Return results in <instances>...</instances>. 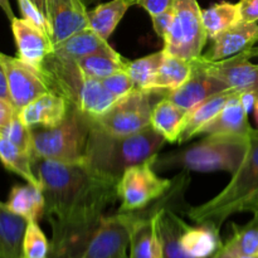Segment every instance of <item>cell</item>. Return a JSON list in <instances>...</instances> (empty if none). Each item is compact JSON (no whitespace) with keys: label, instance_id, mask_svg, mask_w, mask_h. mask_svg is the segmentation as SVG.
<instances>
[{"label":"cell","instance_id":"9a60e30c","mask_svg":"<svg viewBox=\"0 0 258 258\" xmlns=\"http://www.w3.org/2000/svg\"><path fill=\"white\" fill-rule=\"evenodd\" d=\"M212 40L213 44L204 57L209 60L226 59L254 47L258 42V24L241 20Z\"/></svg>","mask_w":258,"mask_h":258},{"label":"cell","instance_id":"8d00e7d4","mask_svg":"<svg viewBox=\"0 0 258 258\" xmlns=\"http://www.w3.org/2000/svg\"><path fill=\"white\" fill-rule=\"evenodd\" d=\"M151 20H153V27L158 37L165 40L169 34L171 24L174 20V7L171 9L166 10V12L160 13V14L151 15Z\"/></svg>","mask_w":258,"mask_h":258},{"label":"cell","instance_id":"b9f144b4","mask_svg":"<svg viewBox=\"0 0 258 258\" xmlns=\"http://www.w3.org/2000/svg\"><path fill=\"white\" fill-rule=\"evenodd\" d=\"M0 8H2L3 12L5 13V15L8 17V19L12 22V20L15 18V15H14V13H13L12 7H10L9 0H0Z\"/></svg>","mask_w":258,"mask_h":258},{"label":"cell","instance_id":"4316f807","mask_svg":"<svg viewBox=\"0 0 258 258\" xmlns=\"http://www.w3.org/2000/svg\"><path fill=\"white\" fill-rule=\"evenodd\" d=\"M130 5L126 0H111L88 10V28L107 40L121 22Z\"/></svg>","mask_w":258,"mask_h":258},{"label":"cell","instance_id":"8992f818","mask_svg":"<svg viewBox=\"0 0 258 258\" xmlns=\"http://www.w3.org/2000/svg\"><path fill=\"white\" fill-rule=\"evenodd\" d=\"M169 91L134 90L118 98L100 117L91 118L95 125L113 135H130L151 126V113Z\"/></svg>","mask_w":258,"mask_h":258},{"label":"cell","instance_id":"8fae6325","mask_svg":"<svg viewBox=\"0 0 258 258\" xmlns=\"http://www.w3.org/2000/svg\"><path fill=\"white\" fill-rule=\"evenodd\" d=\"M258 55V47H252L222 60H209L203 55L206 67L216 77L223 81L229 90L236 92H252L258 96V64L251 58Z\"/></svg>","mask_w":258,"mask_h":258},{"label":"cell","instance_id":"484cf974","mask_svg":"<svg viewBox=\"0 0 258 258\" xmlns=\"http://www.w3.org/2000/svg\"><path fill=\"white\" fill-rule=\"evenodd\" d=\"M116 101L117 98L108 92L101 81L87 78L81 88L75 107L88 117L96 118L110 110Z\"/></svg>","mask_w":258,"mask_h":258},{"label":"cell","instance_id":"681fc988","mask_svg":"<svg viewBox=\"0 0 258 258\" xmlns=\"http://www.w3.org/2000/svg\"><path fill=\"white\" fill-rule=\"evenodd\" d=\"M256 214H258V213H256Z\"/></svg>","mask_w":258,"mask_h":258},{"label":"cell","instance_id":"f6af8a7d","mask_svg":"<svg viewBox=\"0 0 258 258\" xmlns=\"http://www.w3.org/2000/svg\"><path fill=\"white\" fill-rule=\"evenodd\" d=\"M82 2L85 3L86 7H88L90 4H92V3H95V2H98V0H82Z\"/></svg>","mask_w":258,"mask_h":258},{"label":"cell","instance_id":"3957f363","mask_svg":"<svg viewBox=\"0 0 258 258\" xmlns=\"http://www.w3.org/2000/svg\"><path fill=\"white\" fill-rule=\"evenodd\" d=\"M243 212L258 213V130L249 131L247 155L238 170L223 190L206 203L191 207L186 212L197 224H207L221 229L231 216Z\"/></svg>","mask_w":258,"mask_h":258},{"label":"cell","instance_id":"d4e9b609","mask_svg":"<svg viewBox=\"0 0 258 258\" xmlns=\"http://www.w3.org/2000/svg\"><path fill=\"white\" fill-rule=\"evenodd\" d=\"M128 60L115 49L96 52L78 60V67L85 78L103 80L116 72L127 70Z\"/></svg>","mask_w":258,"mask_h":258},{"label":"cell","instance_id":"7c38bea8","mask_svg":"<svg viewBox=\"0 0 258 258\" xmlns=\"http://www.w3.org/2000/svg\"><path fill=\"white\" fill-rule=\"evenodd\" d=\"M193 68L188 80L178 87L170 91L168 98L183 110L189 111L191 107L212 96L229 90L223 81L211 73L206 67L203 55L191 60Z\"/></svg>","mask_w":258,"mask_h":258},{"label":"cell","instance_id":"f35d334b","mask_svg":"<svg viewBox=\"0 0 258 258\" xmlns=\"http://www.w3.org/2000/svg\"><path fill=\"white\" fill-rule=\"evenodd\" d=\"M175 2L176 0H139L138 5L144 8L151 17L171 9Z\"/></svg>","mask_w":258,"mask_h":258},{"label":"cell","instance_id":"836d02e7","mask_svg":"<svg viewBox=\"0 0 258 258\" xmlns=\"http://www.w3.org/2000/svg\"><path fill=\"white\" fill-rule=\"evenodd\" d=\"M18 112H19V111H18ZM0 135H2L3 138L7 139V140L12 141L14 145H17L18 148H20L22 150L30 154V149H32V131H30V127H28V126L20 120L18 113L17 116L10 121L9 125H7L4 128L0 130Z\"/></svg>","mask_w":258,"mask_h":258},{"label":"cell","instance_id":"44dd1931","mask_svg":"<svg viewBox=\"0 0 258 258\" xmlns=\"http://www.w3.org/2000/svg\"><path fill=\"white\" fill-rule=\"evenodd\" d=\"M243 226L232 224V234L212 258H238L258 253V214Z\"/></svg>","mask_w":258,"mask_h":258},{"label":"cell","instance_id":"4dcf8cb0","mask_svg":"<svg viewBox=\"0 0 258 258\" xmlns=\"http://www.w3.org/2000/svg\"><path fill=\"white\" fill-rule=\"evenodd\" d=\"M202 18L208 39H214L218 34L241 22L238 7L228 2H222L202 10Z\"/></svg>","mask_w":258,"mask_h":258},{"label":"cell","instance_id":"1f68e13d","mask_svg":"<svg viewBox=\"0 0 258 258\" xmlns=\"http://www.w3.org/2000/svg\"><path fill=\"white\" fill-rule=\"evenodd\" d=\"M164 57H165V52L163 49L160 52L153 53V54H149L146 57L128 62L126 72L133 80L135 90H151V86H153L156 73H158L161 63H163Z\"/></svg>","mask_w":258,"mask_h":258},{"label":"cell","instance_id":"74e56055","mask_svg":"<svg viewBox=\"0 0 258 258\" xmlns=\"http://www.w3.org/2000/svg\"><path fill=\"white\" fill-rule=\"evenodd\" d=\"M242 22L256 23L258 20V0H241L237 3Z\"/></svg>","mask_w":258,"mask_h":258},{"label":"cell","instance_id":"7a4b0ae2","mask_svg":"<svg viewBox=\"0 0 258 258\" xmlns=\"http://www.w3.org/2000/svg\"><path fill=\"white\" fill-rule=\"evenodd\" d=\"M91 123L83 164L95 173L115 181H118L130 166L158 155L166 141L151 126L130 135H113L98 127L92 120Z\"/></svg>","mask_w":258,"mask_h":258},{"label":"cell","instance_id":"9c48e42d","mask_svg":"<svg viewBox=\"0 0 258 258\" xmlns=\"http://www.w3.org/2000/svg\"><path fill=\"white\" fill-rule=\"evenodd\" d=\"M143 211L103 217L81 258H128L131 233Z\"/></svg>","mask_w":258,"mask_h":258},{"label":"cell","instance_id":"603a6c76","mask_svg":"<svg viewBox=\"0 0 258 258\" xmlns=\"http://www.w3.org/2000/svg\"><path fill=\"white\" fill-rule=\"evenodd\" d=\"M186 111L171 102L168 97L159 101L151 113V127L168 143H176L180 138Z\"/></svg>","mask_w":258,"mask_h":258},{"label":"cell","instance_id":"e575fe53","mask_svg":"<svg viewBox=\"0 0 258 258\" xmlns=\"http://www.w3.org/2000/svg\"><path fill=\"white\" fill-rule=\"evenodd\" d=\"M101 82L107 88L108 92L115 96L117 100L123 97V96L128 95V93L135 90L133 80H131V77L128 76V73L126 71L113 73V75L101 80Z\"/></svg>","mask_w":258,"mask_h":258},{"label":"cell","instance_id":"d590c367","mask_svg":"<svg viewBox=\"0 0 258 258\" xmlns=\"http://www.w3.org/2000/svg\"><path fill=\"white\" fill-rule=\"evenodd\" d=\"M18 5H19L20 13H22L23 18L25 20H28L29 23H32L33 25H35L37 28H39L40 30L45 33V34L49 35L50 38V28L48 24V20L45 18V15L33 4L32 0H17Z\"/></svg>","mask_w":258,"mask_h":258},{"label":"cell","instance_id":"52a82bcc","mask_svg":"<svg viewBox=\"0 0 258 258\" xmlns=\"http://www.w3.org/2000/svg\"><path fill=\"white\" fill-rule=\"evenodd\" d=\"M156 156L130 166L117 183V197L121 199L120 213L143 211L163 198L173 186L174 180L160 178L154 168Z\"/></svg>","mask_w":258,"mask_h":258},{"label":"cell","instance_id":"83f0119b","mask_svg":"<svg viewBox=\"0 0 258 258\" xmlns=\"http://www.w3.org/2000/svg\"><path fill=\"white\" fill-rule=\"evenodd\" d=\"M111 49L113 48L108 44L107 40L98 37L90 28L67 38L63 42L54 44L55 52L76 60L82 59L83 57L92 54V53Z\"/></svg>","mask_w":258,"mask_h":258},{"label":"cell","instance_id":"d6986e66","mask_svg":"<svg viewBox=\"0 0 258 258\" xmlns=\"http://www.w3.org/2000/svg\"><path fill=\"white\" fill-rule=\"evenodd\" d=\"M28 221L0 202V257L23 258V238Z\"/></svg>","mask_w":258,"mask_h":258},{"label":"cell","instance_id":"bcb514c9","mask_svg":"<svg viewBox=\"0 0 258 258\" xmlns=\"http://www.w3.org/2000/svg\"><path fill=\"white\" fill-rule=\"evenodd\" d=\"M238 258H258V256H242V257H238Z\"/></svg>","mask_w":258,"mask_h":258},{"label":"cell","instance_id":"5b68a950","mask_svg":"<svg viewBox=\"0 0 258 258\" xmlns=\"http://www.w3.org/2000/svg\"><path fill=\"white\" fill-rule=\"evenodd\" d=\"M91 118L71 105L67 116L54 127H30L32 158L66 164L85 163Z\"/></svg>","mask_w":258,"mask_h":258},{"label":"cell","instance_id":"c3c4849f","mask_svg":"<svg viewBox=\"0 0 258 258\" xmlns=\"http://www.w3.org/2000/svg\"><path fill=\"white\" fill-rule=\"evenodd\" d=\"M0 258H3V257H0Z\"/></svg>","mask_w":258,"mask_h":258},{"label":"cell","instance_id":"2e32d148","mask_svg":"<svg viewBox=\"0 0 258 258\" xmlns=\"http://www.w3.org/2000/svg\"><path fill=\"white\" fill-rule=\"evenodd\" d=\"M71 103L53 92L44 93L18 112L28 127H54L67 116Z\"/></svg>","mask_w":258,"mask_h":258},{"label":"cell","instance_id":"60d3db41","mask_svg":"<svg viewBox=\"0 0 258 258\" xmlns=\"http://www.w3.org/2000/svg\"><path fill=\"white\" fill-rule=\"evenodd\" d=\"M0 98H4V100L10 101L9 88H8L7 72H5V67H4V63H3L2 55H0Z\"/></svg>","mask_w":258,"mask_h":258},{"label":"cell","instance_id":"f546056e","mask_svg":"<svg viewBox=\"0 0 258 258\" xmlns=\"http://www.w3.org/2000/svg\"><path fill=\"white\" fill-rule=\"evenodd\" d=\"M0 161L9 171L22 176L27 183L40 188L39 180L33 171L30 154L18 148L2 135H0Z\"/></svg>","mask_w":258,"mask_h":258},{"label":"cell","instance_id":"7bdbcfd3","mask_svg":"<svg viewBox=\"0 0 258 258\" xmlns=\"http://www.w3.org/2000/svg\"><path fill=\"white\" fill-rule=\"evenodd\" d=\"M32 2L47 18V0H32Z\"/></svg>","mask_w":258,"mask_h":258},{"label":"cell","instance_id":"cb8c5ba5","mask_svg":"<svg viewBox=\"0 0 258 258\" xmlns=\"http://www.w3.org/2000/svg\"><path fill=\"white\" fill-rule=\"evenodd\" d=\"M186 222L175 212L164 207L158 212V229L163 244L164 258H191L183 251L180 237Z\"/></svg>","mask_w":258,"mask_h":258},{"label":"cell","instance_id":"ac0fdd59","mask_svg":"<svg viewBox=\"0 0 258 258\" xmlns=\"http://www.w3.org/2000/svg\"><path fill=\"white\" fill-rule=\"evenodd\" d=\"M234 93L236 91L233 90L223 91V92L217 93V95L202 101L201 103L186 111L179 143H185V141L193 139L194 136H198L202 128L221 112L222 108L226 106V103Z\"/></svg>","mask_w":258,"mask_h":258},{"label":"cell","instance_id":"277c9868","mask_svg":"<svg viewBox=\"0 0 258 258\" xmlns=\"http://www.w3.org/2000/svg\"><path fill=\"white\" fill-rule=\"evenodd\" d=\"M249 146L248 135L213 134L180 151L156 155L154 168H183L186 171H228L234 174L243 163Z\"/></svg>","mask_w":258,"mask_h":258},{"label":"cell","instance_id":"d6a6232c","mask_svg":"<svg viewBox=\"0 0 258 258\" xmlns=\"http://www.w3.org/2000/svg\"><path fill=\"white\" fill-rule=\"evenodd\" d=\"M50 243L37 221L28 222L23 238V258H49Z\"/></svg>","mask_w":258,"mask_h":258},{"label":"cell","instance_id":"6da1fadb","mask_svg":"<svg viewBox=\"0 0 258 258\" xmlns=\"http://www.w3.org/2000/svg\"><path fill=\"white\" fill-rule=\"evenodd\" d=\"M33 171L52 226L49 258H81L103 212L117 197V183L86 164H66L32 158Z\"/></svg>","mask_w":258,"mask_h":258},{"label":"cell","instance_id":"ba28073f","mask_svg":"<svg viewBox=\"0 0 258 258\" xmlns=\"http://www.w3.org/2000/svg\"><path fill=\"white\" fill-rule=\"evenodd\" d=\"M207 40L208 37L198 2L176 0L174 4L173 24L164 40V52L183 59L193 60L202 57V50Z\"/></svg>","mask_w":258,"mask_h":258},{"label":"cell","instance_id":"4fadbf2b","mask_svg":"<svg viewBox=\"0 0 258 258\" xmlns=\"http://www.w3.org/2000/svg\"><path fill=\"white\" fill-rule=\"evenodd\" d=\"M87 13L82 0H47V20L53 44L87 29Z\"/></svg>","mask_w":258,"mask_h":258},{"label":"cell","instance_id":"e0dca14e","mask_svg":"<svg viewBox=\"0 0 258 258\" xmlns=\"http://www.w3.org/2000/svg\"><path fill=\"white\" fill-rule=\"evenodd\" d=\"M252 130L248 122V112L241 101V93L236 92L226 103L221 112L207 123L199 135L223 134V135H248Z\"/></svg>","mask_w":258,"mask_h":258},{"label":"cell","instance_id":"f1b7e54d","mask_svg":"<svg viewBox=\"0 0 258 258\" xmlns=\"http://www.w3.org/2000/svg\"><path fill=\"white\" fill-rule=\"evenodd\" d=\"M193 68L191 60L166 54L155 76L151 90L174 91L189 78Z\"/></svg>","mask_w":258,"mask_h":258},{"label":"cell","instance_id":"5bb4252c","mask_svg":"<svg viewBox=\"0 0 258 258\" xmlns=\"http://www.w3.org/2000/svg\"><path fill=\"white\" fill-rule=\"evenodd\" d=\"M10 24L17 44L18 57L32 67L39 70L43 60L54 48L49 35L24 18H14Z\"/></svg>","mask_w":258,"mask_h":258},{"label":"cell","instance_id":"30bf717a","mask_svg":"<svg viewBox=\"0 0 258 258\" xmlns=\"http://www.w3.org/2000/svg\"><path fill=\"white\" fill-rule=\"evenodd\" d=\"M0 55L7 72L10 101L18 111L39 96L50 92L39 70L25 63L19 57H10L4 53H0Z\"/></svg>","mask_w":258,"mask_h":258},{"label":"cell","instance_id":"ffe728a7","mask_svg":"<svg viewBox=\"0 0 258 258\" xmlns=\"http://www.w3.org/2000/svg\"><path fill=\"white\" fill-rule=\"evenodd\" d=\"M180 244L185 254L191 258H212L222 246L219 231L207 224L196 227L185 224L180 237Z\"/></svg>","mask_w":258,"mask_h":258},{"label":"cell","instance_id":"7dc6e473","mask_svg":"<svg viewBox=\"0 0 258 258\" xmlns=\"http://www.w3.org/2000/svg\"><path fill=\"white\" fill-rule=\"evenodd\" d=\"M257 256H258V253H257Z\"/></svg>","mask_w":258,"mask_h":258},{"label":"cell","instance_id":"ee69618b","mask_svg":"<svg viewBox=\"0 0 258 258\" xmlns=\"http://www.w3.org/2000/svg\"><path fill=\"white\" fill-rule=\"evenodd\" d=\"M126 2H127V4L130 5V7H133V5H138L139 0H126Z\"/></svg>","mask_w":258,"mask_h":258},{"label":"cell","instance_id":"7402d4cb","mask_svg":"<svg viewBox=\"0 0 258 258\" xmlns=\"http://www.w3.org/2000/svg\"><path fill=\"white\" fill-rule=\"evenodd\" d=\"M7 207L28 222L37 221L44 216L45 202L39 186L27 183L24 185H14L10 190Z\"/></svg>","mask_w":258,"mask_h":258},{"label":"cell","instance_id":"ab89813d","mask_svg":"<svg viewBox=\"0 0 258 258\" xmlns=\"http://www.w3.org/2000/svg\"><path fill=\"white\" fill-rule=\"evenodd\" d=\"M18 110L14 107L12 101L0 98V130L9 125L10 121L17 116Z\"/></svg>","mask_w":258,"mask_h":258}]
</instances>
